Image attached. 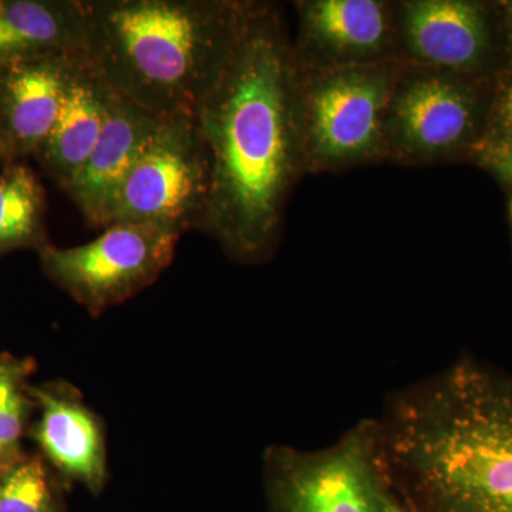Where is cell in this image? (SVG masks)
<instances>
[{"mask_svg":"<svg viewBox=\"0 0 512 512\" xmlns=\"http://www.w3.org/2000/svg\"><path fill=\"white\" fill-rule=\"evenodd\" d=\"M292 39L276 3L259 2L194 117L210 163L201 232L242 264L274 254L303 171Z\"/></svg>","mask_w":512,"mask_h":512,"instance_id":"6da1fadb","label":"cell"},{"mask_svg":"<svg viewBox=\"0 0 512 512\" xmlns=\"http://www.w3.org/2000/svg\"><path fill=\"white\" fill-rule=\"evenodd\" d=\"M380 443L431 512H512V375L460 360L396 400Z\"/></svg>","mask_w":512,"mask_h":512,"instance_id":"7a4b0ae2","label":"cell"},{"mask_svg":"<svg viewBox=\"0 0 512 512\" xmlns=\"http://www.w3.org/2000/svg\"><path fill=\"white\" fill-rule=\"evenodd\" d=\"M258 0H82L83 57L111 92L158 120L194 116Z\"/></svg>","mask_w":512,"mask_h":512,"instance_id":"3957f363","label":"cell"},{"mask_svg":"<svg viewBox=\"0 0 512 512\" xmlns=\"http://www.w3.org/2000/svg\"><path fill=\"white\" fill-rule=\"evenodd\" d=\"M403 66H295V111L305 175L386 163L387 113Z\"/></svg>","mask_w":512,"mask_h":512,"instance_id":"277c9868","label":"cell"},{"mask_svg":"<svg viewBox=\"0 0 512 512\" xmlns=\"http://www.w3.org/2000/svg\"><path fill=\"white\" fill-rule=\"evenodd\" d=\"M210 195V163L194 116L161 121L131 168L106 225L146 222L184 234L201 231Z\"/></svg>","mask_w":512,"mask_h":512,"instance_id":"5b68a950","label":"cell"},{"mask_svg":"<svg viewBox=\"0 0 512 512\" xmlns=\"http://www.w3.org/2000/svg\"><path fill=\"white\" fill-rule=\"evenodd\" d=\"M279 512H390L380 429L363 423L326 450L271 453Z\"/></svg>","mask_w":512,"mask_h":512,"instance_id":"8992f818","label":"cell"},{"mask_svg":"<svg viewBox=\"0 0 512 512\" xmlns=\"http://www.w3.org/2000/svg\"><path fill=\"white\" fill-rule=\"evenodd\" d=\"M181 235L163 225L121 222L77 247L43 245L40 258L60 288L99 316L156 282L173 261Z\"/></svg>","mask_w":512,"mask_h":512,"instance_id":"52a82bcc","label":"cell"},{"mask_svg":"<svg viewBox=\"0 0 512 512\" xmlns=\"http://www.w3.org/2000/svg\"><path fill=\"white\" fill-rule=\"evenodd\" d=\"M480 110L471 77L403 66L387 113V163L421 167L473 154Z\"/></svg>","mask_w":512,"mask_h":512,"instance_id":"ba28073f","label":"cell"},{"mask_svg":"<svg viewBox=\"0 0 512 512\" xmlns=\"http://www.w3.org/2000/svg\"><path fill=\"white\" fill-rule=\"evenodd\" d=\"M293 62L301 69H339L399 62L396 2L298 0Z\"/></svg>","mask_w":512,"mask_h":512,"instance_id":"9c48e42d","label":"cell"},{"mask_svg":"<svg viewBox=\"0 0 512 512\" xmlns=\"http://www.w3.org/2000/svg\"><path fill=\"white\" fill-rule=\"evenodd\" d=\"M397 52L404 66L471 77L490 55L488 16L470 0L396 2Z\"/></svg>","mask_w":512,"mask_h":512,"instance_id":"30bf717a","label":"cell"},{"mask_svg":"<svg viewBox=\"0 0 512 512\" xmlns=\"http://www.w3.org/2000/svg\"><path fill=\"white\" fill-rule=\"evenodd\" d=\"M83 56H53L0 64V143L3 158L36 156L55 126Z\"/></svg>","mask_w":512,"mask_h":512,"instance_id":"8fae6325","label":"cell"},{"mask_svg":"<svg viewBox=\"0 0 512 512\" xmlns=\"http://www.w3.org/2000/svg\"><path fill=\"white\" fill-rule=\"evenodd\" d=\"M161 121L113 93L96 147L64 190L93 227L106 225L117 192Z\"/></svg>","mask_w":512,"mask_h":512,"instance_id":"7c38bea8","label":"cell"},{"mask_svg":"<svg viewBox=\"0 0 512 512\" xmlns=\"http://www.w3.org/2000/svg\"><path fill=\"white\" fill-rule=\"evenodd\" d=\"M40 406L35 437L50 463L64 478L97 493L107 477L103 427L69 386L30 390Z\"/></svg>","mask_w":512,"mask_h":512,"instance_id":"4fadbf2b","label":"cell"},{"mask_svg":"<svg viewBox=\"0 0 512 512\" xmlns=\"http://www.w3.org/2000/svg\"><path fill=\"white\" fill-rule=\"evenodd\" d=\"M113 92L87 64L74 66L55 126L36 157L66 190L82 170L106 124Z\"/></svg>","mask_w":512,"mask_h":512,"instance_id":"5bb4252c","label":"cell"},{"mask_svg":"<svg viewBox=\"0 0 512 512\" xmlns=\"http://www.w3.org/2000/svg\"><path fill=\"white\" fill-rule=\"evenodd\" d=\"M82 0L0 2V64L83 56Z\"/></svg>","mask_w":512,"mask_h":512,"instance_id":"9a60e30c","label":"cell"},{"mask_svg":"<svg viewBox=\"0 0 512 512\" xmlns=\"http://www.w3.org/2000/svg\"><path fill=\"white\" fill-rule=\"evenodd\" d=\"M45 192L32 170L9 165L0 171V254L42 239Z\"/></svg>","mask_w":512,"mask_h":512,"instance_id":"2e32d148","label":"cell"},{"mask_svg":"<svg viewBox=\"0 0 512 512\" xmlns=\"http://www.w3.org/2000/svg\"><path fill=\"white\" fill-rule=\"evenodd\" d=\"M22 360L0 357V471L22 460L20 444L28 416L26 376Z\"/></svg>","mask_w":512,"mask_h":512,"instance_id":"e0dca14e","label":"cell"},{"mask_svg":"<svg viewBox=\"0 0 512 512\" xmlns=\"http://www.w3.org/2000/svg\"><path fill=\"white\" fill-rule=\"evenodd\" d=\"M0 512H57L52 481L39 458L0 471Z\"/></svg>","mask_w":512,"mask_h":512,"instance_id":"ac0fdd59","label":"cell"},{"mask_svg":"<svg viewBox=\"0 0 512 512\" xmlns=\"http://www.w3.org/2000/svg\"><path fill=\"white\" fill-rule=\"evenodd\" d=\"M484 141L512 143V79L498 90Z\"/></svg>","mask_w":512,"mask_h":512,"instance_id":"d6986e66","label":"cell"},{"mask_svg":"<svg viewBox=\"0 0 512 512\" xmlns=\"http://www.w3.org/2000/svg\"><path fill=\"white\" fill-rule=\"evenodd\" d=\"M473 154L478 164L493 171L512 190V143L484 141Z\"/></svg>","mask_w":512,"mask_h":512,"instance_id":"ffe728a7","label":"cell"},{"mask_svg":"<svg viewBox=\"0 0 512 512\" xmlns=\"http://www.w3.org/2000/svg\"><path fill=\"white\" fill-rule=\"evenodd\" d=\"M501 10H503L505 19L508 22V29H510V36L512 39V0L511 2L501 3Z\"/></svg>","mask_w":512,"mask_h":512,"instance_id":"44dd1931","label":"cell"},{"mask_svg":"<svg viewBox=\"0 0 512 512\" xmlns=\"http://www.w3.org/2000/svg\"><path fill=\"white\" fill-rule=\"evenodd\" d=\"M390 512H410L407 508H404L402 504L397 503L396 498H394L392 507H390Z\"/></svg>","mask_w":512,"mask_h":512,"instance_id":"7402d4cb","label":"cell"},{"mask_svg":"<svg viewBox=\"0 0 512 512\" xmlns=\"http://www.w3.org/2000/svg\"><path fill=\"white\" fill-rule=\"evenodd\" d=\"M508 214H510V221H511V225H512V197L510 200V205H508Z\"/></svg>","mask_w":512,"mask_h":512,"instance_id":"603a6c76","label":"cell"},{"mask_svg":"<svg viewBox=\"0 0 512 512\" xmlns=\"http://www.w3.org/2000/svg\"><path fill=\"white\" fill-rule=\"evenodd\" d=\"M0 158H3V148H2V143H0Z\"/></svg>","mask_w":512,"mask_h":512,"instance_id":"cb8c5ba5","label":"cell"}]
</instances>
